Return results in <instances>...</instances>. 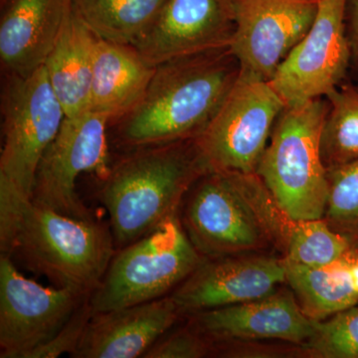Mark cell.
Masks as SVG:
<instances>
[{
  "mask_svg": "<svg viewBox=\"0 0 358 358\" xmlns=\"http://www.w3.org/2000/svg\"><path fill=\"white\" fill-rule=\"evenodd\" d=\"M239 76L229 47L160 63L141 102L117 122L119 141L136 148L196 138Z\"/></svg>",
  "mask_w": 358,
  "mask_h": 358,
  "instance_id": "obj_1",
  "label": "cell"
},
{
  "mask_svg": "<svg viewBox=\"0 0 358 358\" xmlns=\"http://www.w3.org/2000/svg\"><path fill=\"white\" fill-rule=\"evenodd\" d=\"M208 167L194 138L134 148L103 179L99 199L120 249L178 213L179 204Z\"/></svg>",
  "mask_w": 358,
  "mask_h": 358,
  "instance_id": "obj_2",
  "label": "cell"
},
{
  "mask_svg": "<svg viewBox=\"0 0 358 358\" xmlns=\"http://www.w3.org/2000/svg\"><path fill=\"white\" fill-rule=\"evenodd\" d=\"M1 114L0 236L7 237L31 201L40 160L66 117L44 66L27 76L6 75Z\"/></svg>",
  "mask_w": 358,
  "mask_h": 358,
  "instance_id": "obj_3",
  "label": "cell"
},
{
  "mask_svg": "<svg viewBox=\"0 0 358 358\" xmlns=\"http://www.w3.org/2000/svg\"><path fill=\"white\" fill-rule=\"evenodd\" d=\"M115 254L112 231L94 218L71 217L31 200L21 212L6 255L17 256L56 287L91 296Z\"/></svg>",
  "mask_w": 358,
  "mask_h": 358,
  "instance_id": "obj_4",
  "label": "cell"
},
{
  "mask_svg": "<svg viewBox=\"0 0 358 358\" xmlns=\"http://www.w3.org/2000/svg\"><path fill=\"white\" fill-rule=\"evenodd\" d=\"M327 98L287 106L275 122L257 174L282 210L298 220H320L329 199L322 162Z\"/></svg>",
  "mask_w": 358,
  "mask_h": 358,
  "instance_id": "obj_5",
  "label": "cell"
},
{
  "mask_svg": "<svg viewBox=\"0 0 358 358\" xmlns=\"http://www.w3.org/2000/svg\"><path fill=\"white\" fill-rule=\"evenodd\" d=\"M178 213L115 253L90 296L94 313L157 300L173 293L204 262Z\"/></svg>",
  "mask_w": 358,
  "mask_h": 358,
  "instance_id": "obj_6",
  "label": "cell"
},
{
  "mask_svg": "<svg viewBox=\"0 0 358 358\" xmlns=\"http://www.w3.org/2000/svg\"><path fill=\"white\" fill-rule=\"evenodd\" d=\"M286 107L270 82L239 76L208 126L194 138L209 171L257 173Z\"/></svg>",
  "mask_w": 358,
  "mask_h": 358,
  "instance_id": "obj_7",
  "label": "cell"
},
{
  "mask_svg": "<svg viewBox=\"0 0 358 358\" xmlns=\"http://www.w3.org/2000/svg\"><path fill=\"white\" fill-rule=\"evenodd\" d=\"M109 117L88 110L65 117L60 131L40 160L32 202L75 218H93L78 196L77 179L85 173L109 171Z\"/></svg>",
  "mask_w": 358,
  "mask_h": 358,
  "instance_id": "obj_8",
  "label": "cell"
},
{
  "mask_svg": "<svg viewBox=\"0 0 358 358\" xmlns=\"http://www.w3.org/2000/svg\"><path fill=\"white\" fill-rule=\"evenodd\" d=\"M90 294L45 287L0 255V357L30 358L69 322Z\"/></svg>",
  "mask_w": 358,
  "mask_h": 358,
  "instance_id": "obj_9",
  "label": "cell"
},
{
  "mask_svg": "<svg viewBox=\"0 0 358 358\" xmlns=\"http://www.w3.org/2000/svg\"><path fill=\"white\" fill-rule=\"evenodd\" d=\"M348 0H317L306 36L270 81L286 106L327 98L338 88L352 57L346 26Z\"/></svg>",
  "mask_w": 358,
  "mask_h": 358,
  "instance_id": "obj_10",
  "label": "cell"
},
{
  "mask_svg": "<svg viewBox=\"0 0 358 358\" xmlns=\"http://www.w3.org/2000/svg\"><path fill=\"white\" fill-rule=\"evenodd\" d=\"M183 228L209 259L262 248L268 242L233 171H209L193 185Z\"/></svg>",
  "mask_w": 358,
  "mask_h": 358,
  "instance_id": "obj_11",
  "label": "cell"
},
{
  "mask_svg": "<svg viewBox=\"0 0 358 358\" xmlns=\"http://www.w3.org/2000/svg\"><path fill=\"white\" fill-rule=\"evenodd\" d=\"M235 31L230 50L240 76L270 82L315 21V0H233Z\"/></svg>",
  "mask_w": 358,
  "mask_h": 358,
  "instance_id": "obj_12",
  "label": "cell"
},
{
  "mask_svg": "<svg viewBox=\"0 0 358 358\" xmlns=\"http://www.w3.org/2000/svg\"><path fill=\"white\" fill-rule=\"evenodd\" d=\"M235 31L233 0H167L134 46L150 64L229 47Z\"/></svg>",
  "mask_w": 358,
  "mask_h": 358,
  "instance_id": "obj_13",
  "label": "cell"
},
{
  "mask_svg": "<svg viewBox=\"0 0 358 358\" xmlns=\"http://www.w3.org/2000/svg\"><path fill=\"white\" fill-rule=\"evenodd\" d=\"M287 282L284 259L233 257L205 259L171 294L183 315L258 300Z\"/></svg>",
  "mask_w": 358,
  "mask_h": 358,
  "instance_id": "obj_14",
  "label": "cell"
},
{
  "mask_svg": "<svg viewBox=\"0 0 358 358\" xmlns=\"http://www.w3.org/2000/svg\"><path fill=\"white\" fill-rule=\"evenodd\" d=\"M190 315L188 322L213 343L275 339L303 345L315 336L320 324L303 312L288 289Z\"/></svg>",
  "mask_w": 358,
  "mask_h": 358,
  "instance_id": "obj_15",
  "label": "cell"
},
{
  "mask_svg": "<svg viewBox=\"0 0 358 358\" xmlns=\"http://www.w3.org/2000/svg\"><path fill=\"white\" fill-rule=\"evenodd\" d=\"M234 173V171H233ZM268 243L287 260L308 266L327 265L353 248L348 238L320 220H298L277 203L257 173H234Z\"/></svg>",
  "mask_w": 358,
  "mask_h": 358,
  "instance_id": "obj_16",
  "label": "cell"
},
{
  "mask_svg": "<svg viewBox=\"0 0 358 358\" xmlns=\"http://www.w3.org/2000/svg\"><path fill=\"white\" fill-rule=\"evenodd\" d=\"M183 315L171 294L108 312L94 313L74 358L143 357Z\"/></svg>",
  "mask_w": 358,
  "mask_h": 358,
  "instance_id": "obj_17",
  "label": "cell"
},
{
  "mask_svg": "<svg viewBox=\"0 0 358 358\" xmlns=\"http://www.w3.org/2000/svg\"><path fill=\"white\" fill-rule=\"evenodd\" d=\"M72 0H4L0 61L6 75L27 76L44 65L56 44Z\"/></svg>",
  "mask_w": 358,
  "mask_h": 358,
  "instance_id": "obj_18",
  "label": "cell"
},
{
  "mask_svg": "<svg viewBox=\"0 0 358 358\" xmlns=\"http://www.w3.org/2000/svg\"><path fill=\"white\" fill-rule=\"evenodd\" d=\"M155 71L134 46L98 38L90 110L121 121L141 102Z\"/></svg>",
  "mask_w": 358,
  "mask_h": 358,
  "instance_id": "obj_19",
  "label": "cell"
},
{
  "mask_svg": "<svg viewBox=\"0 0 358 358\" xmlns=\"http://www.w3.org/2000/svg\"><path fill=\"white\" fill-rule=\"evenodd\" d=\"M96 40L72 2L62 32L43 65L66 117L90 110Z\"/></svg>",
  "mask_w": 358,
  "mask_h": 358,
  "instance_id": "obj_20",
  "label": "cell"
},
{
  "mask_svg": "<svg viewBox=\"0 0 358 358\" xmlns=\"http://www.w3.org/2000/svg\"><path fill=\"white\" fill-rule=\"evenodd\" d=\"M284 259L287 282L303 312L320 320L358 303L345 255L322 266H308Z\"/></svg>",
  "mask_w": 358,
  "mask_h": 358,
  "instance_id": "obj_21",
  "label": "cell"
},
{
  "mask_svg": "<svg viewBox=\"0 0 358 358\" xmlns=\"http://www.w3.org/2000/svg\"><path fill=\"white\" fill-rule=\"evenodd\" d=\"M167 0H72L85 24L98 38L136 46Z\"/></svg>",
  "mask_w": 358,
  "mask_h": 358,
  "instance_id": "obj_22",
  "label": "cell"
},
{
  "mask_svg": "<svg viewBox=\"0 0 358 358\" xmlns=\"http://www.w3.org/2000/svg\"><path fill=\"white\" fill-rule=\"evenodd\" d=\"M327 99L329 107L320 148L329 171L358 159V89L338 87Z\"/></svg>",
  "mask_w": 358,
  "mask_h": 358,
  "instance_id": "obj_23",
  "label": "cell"
},
{
  "mask_svg": "<svg viewBox=\"0 0 358 358\" xmlns=\"http://www.w3.org/2000/svg\"><path fill=\"white\" fill-rule=\"evenodd\" d=\"M329 199L324 220L352 243L358 240V159L327 171Z\"/></svg>",
  "mask_w": 358,
  "mask_h": 358,
  "instance_id": "obj_24",
  "label": "cell"
},
{
  "mask_svg": "<svg viewBox=\"0 0 358 358\" xmlns=\"http://www.w3.org/2000/svg\"><path fill=\"white\" fill-rule=\"evenodd\" d=\"M301 346L307 357L358 358V307L341 310L326 322L320 320L317 333Z\"/></svg>",
  "mask_w": 358,
  "mask_h": 358,
  "instance_id": "obj_25",
  "label": "cell"
},
{
  "mask_svg": "<svg viewBox=\"0 0 358 358\" xmlns=\"http://www.w3.org/2000/svg\"><path fill=\"white\" fill-rule=\"evenodd\" d=\"M214 355L213 343L188 322L187 326L164 334L145 358H201Z\"/></svg>",
  "mask_w": 358,
  "mask_h": 358,
  "instance_id": "obj_26",
  "label": "cell"
},
{
  "mask_svg": "<svg viewBox=\"0 0 358 358\" xmlns=\"http://www.w3.org/2000/svg\"><path fill=\"white\" fill-rule=\"evenodd\" d=\"M93 315L89 296L78 308L63 329L49 343L35 350L30 358H55L64 353L72 355L79 345Z\"/></svg>",
  "mask_w": 358,
  "mask_h": 358,
  "instance_id": "obj_27",
  "label": "cell"
},
{
  "mask_svg": "<svg viewBox=\"0 0 358 358\" xmlns=\"http://www.w3.org/2000/svg\"><path fill=\"white\" fill-rule=\"evenodd\" d=\"M346 26L353 57L358 60V0H348Z\"/></svg>",
  "mask_w": 358,
  "mask_h": 358,
  "instance_id": "obj_28",
  "label": "cell"
},
{
  "mask_svg": "<svg viewBox=\"0 0 358 358\" xmlns=\"http://www.w3.org/2000/svg\"><path fill=\"white\" fill-rule=\"evenodd\" d=\"M2 1H4V0H1V2H2Z\"/></svg>",
  "mask_w": 358,
  "mask_h": 358,
  "instance_id": "obj_29",
  "label": "cell"
},
{
  "mask_svg": "<svg viewBox=\"0 0 358 358\" xmlns=\"http://www.w3.org/2000/svg\"><path fill=\"white\" fill-rule=\"evenodd\" d=\"M315 1H317V0H315Z\"/></svg>",
  "mask_w": 358,
  "mask_h": 358,
  "instance_id": "obj_30",
  "label": "cell"
},
{
  "mask_svg": "<svg viewBox=\"0 0 358 358\" xmlns=\"http://www.w3.org/2000/svg\"><path fill=\"white\" fill-rule=\"evenodd\" d=\"M357 251H358V249H357Z\"/></svg>",
  "mask_w": 358,
  "mask_h": 358,
  "instance_id": "obj_31",
  "label": "cell"
}]
</instances>
